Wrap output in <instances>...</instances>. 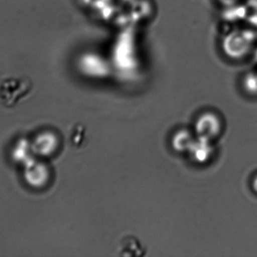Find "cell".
<instances>
[{
	"mask_svg": "<svg viewBox=\"0 0 257 257\" xmlns=\"http://www.w3.org/2000/svg\"><path fill=\"white\" fill-rule=\"evenodd\" d=\"M33 82L27 76H9L0 80V103L7 108L15 107L27 98Z\"/></svg>",
	"mask_w": 257,
	"mask_h": 257,
	"instance_id": "cell-1",
	"label": "cell"
},
{
	"mask_svg": "<svg viewBox=\"0 0 257 257\" xmlns=\"http://www.w3.org/2000/svg\"><path fill=\"white\" fill-rule=\"evenodd\" d=\"M256 35L249 30L232 31L227 42V51L232 57H240L247 54L253 48Z\"/></svg>",
	"mask_w": 257,
	"mask_h": 257,
	"instance_id": "cell-2",
	"label": "cell"
},
{
	"mask_svg": "<svg viewBox=\"0 0 257 257\" xmlns=\"http://www.w3.org/2000/svg\"><path fill=\"white\" fill-rule=\"evenodd\" d=\"M221 130L220 119L212 113H206L198 118L195 131L198 137L211 140L215 138Z\"/></svg>",
	"mask_w": 257,
	"mask_h": 257,
	"instance_id": "cell-3",
	"label": "cell"
},
{
	"mask_svg": "<svg viewBox=\"0 0 257 257\" xmlns=\"http://www.w3.org/2000/svg\"><path fill=\"white\" fill-rule=\"evenodd\" d=\"M24 178L32 187H42L48 182L49 170L47 166L42 163L30 159L25 163Z\"/></svg>",
	"mask_w": 257,
	"mask_h": 257,
	"instance_id": "cell-4",
	"label": "cell"
},
{
	"mask_svg": "<svg viewBox=\"0 0 257 257\" xmlns=\"http://www.w3.org/2000/svg\"><path fill=\"white\" fill-rule=\"evenodd\" d=\"M58 139L51 132H45L39 134L32 144V150L35 153L42 156L51 155L58 147Z\"/></svg>",
	"mask_w": 257,
	"mask_h": 257,
	"instance_id": "cell-5",
	"label": "cell"
},
{
	"mask_svg": "<svg viewBox=\"0 0 257 257\" xmlns=\"http://www.w3.org/2000/svg\"><path fill=\"white\" fill-rule=\"evenodd\" d=\"M211 140L203 137H195L194 141L189 150L192 158L197 163H205L209 160L212 154Z\"/></svg>",
	"mask_w": 257,
	"mask_h": 257,
	"instance_id": "cell-6",
	"label": "cell"
},
{
	"mask_svg": "<svg viewBox=\"0 0 257 257\" xmlns=\"http://www.w3.org/2000/svg\"><path fill=\"white\" fill-rule=\"evenodd\" d=\"M195 137L187 130H180L175 133L172 140V147L179 152H189Z\"/></svg>",
	"mask_w": 257,
	"mask_h": 257,
	"instance_id": "cell-7",
	"label": "cell"
},
{
	"mask_svg": "<svg viewBox=\"0 0 257 257\" xmlns=\"http://www.w3.org/2000/svg\"><path fill=\"white\" fill-rule=\"evenodd\" d=\"M244 90L250 95H257V72L247 74L243 79Z\"/></svg>",
	"mask_w": 257,
	"mask_h": 257,
	"instance_id": "cell-8",
	"label": "cell"
},
{
	"mask_svg": "<svg viewBox=\"0 0 257 257\" xmlns=\"http://www.w3.org/2000/svg\"><path fill=\"white\" fill-rule=\"evenodd\" d=\"M30 146L27 142L21 141L19 144L17 146L14 154L15 155V158L18 161H22L25 164L27 161L31 158L29 157V152H30Z\"/></svg>",
	"mask_w": 257,
	"mask_h": 257,
	"instance_id": "cell-9",
	"label": "cell"
},
{
	"mask_svg": "<svg viewBox=\"0 0 257 257\" xmlns=\"http://www.w3.org/2000/svg\"><path fill=\"white\" fill-rule=\"evenodd\" d=\"M252 187H253L255 193H257V176L254 178V180H253V183H252Z\"/></svg>",
	"mask_w": 257,
	"mask_h": 257,
	"instance_id": "cell-10",
	"label": "cell"
}]
</instances>
